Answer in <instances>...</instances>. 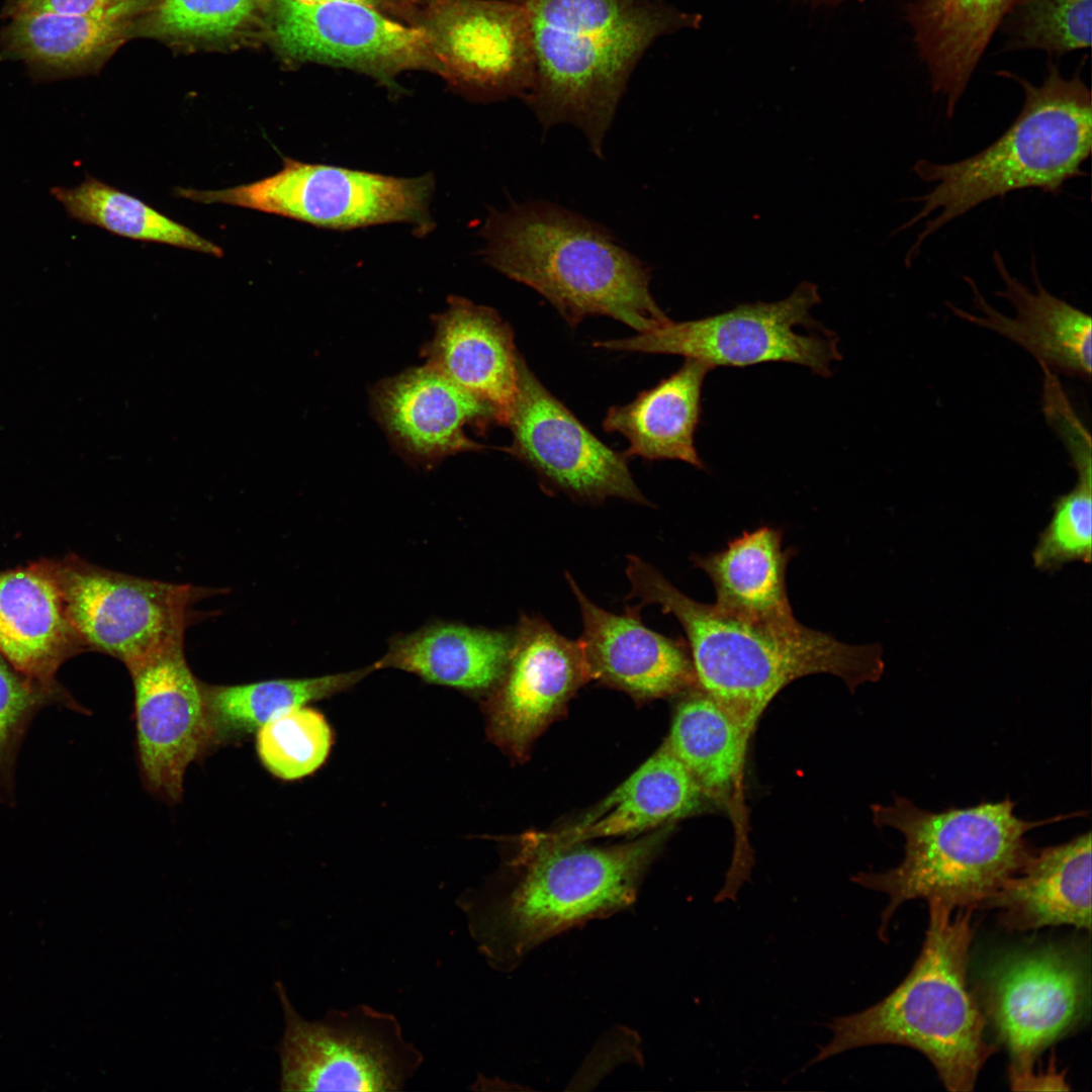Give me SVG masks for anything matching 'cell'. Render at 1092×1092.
<instances>
[{
  "mask_svg": "<svg viewBox=\"0 0 1092 1092\" xmlns=\"http://www.w3.org/2000/svg\"><path fill=\"white\" fill-rule=\"evenodd\" d=\"M427 365L487 403L506 426L518 390L514 332L493 309L458 296L436 318Z\"/></svg>",
  "mask_w": 1092,
  "mask_h": 1092,
  "instance_id": "cell-22",
  "label": "cell"
},
{
  "mask_svg": "<svg viewBox=\"0 0 1092 1092\" xmlns=\"http://www.w3.org/2000/svg\"><path fill=\"white\" fill-rule=\"evenodd\" d=\"M276 48L297 61L354 69L389 83L397 74L435 62L425 31L360 2L272 0Z\"/></svg>",
  "mask_w": 1092,
  "mask_h": 1092,
  "instance_id": "cell-15",
  "label": "cell"
},
{
  "mask_svg": "<svg viewBox=\"0 0 1092 1092\" xmlns=\"http://www.w3.org/2000/svg\"><path fill=\"white\" fill-rule=\"evenodd\" d=\"M300 2H318L327 0H294ZM368 5L387 16L394 15L405 19L410 25L417 26L423 14L433 0H349Z\"/></svg>",
  "mask_w": 1092,
  "mask_h": 1092,
  "instance_id": "cell-39",
  "label": "cell"
},
{
  "mask_svg": "<svg viewBox=\"0 0 1092 1092\" xmlns=\"http://www.w3.org/2000/svg\"><path fill=\"white\" fill-rule=\"evenodd\" d=\"M276 993L284 1016L278 1045L283 1091H396L423 1063L390 1013L367 1005L301 1017L280 981Z\"/></svg>",
  "mask_w": 1092,
  "mask_h": 1092,
  "instance_id": "cell-10",
  "label": "cell"
},
{
  "mask_svg": "<svg viewBox=\"0 0 1092 1092\" xmlns=\"http://www.w3.org/2000/svg\"><path fill=\"white\" fill-rule=\"evenodd\" d=\"M929 922L908 976L887 997L856 1013L833 1018L832 1037L809 1066L876 1044L910 1046L933 1065L949 1091H972L994 1053L984 1035L986 1016L967 985L974 908L928 901Z\"/></svg>",
  "mask_w": 1092,
  "mask_h": 1092,
  "instance_id": "cell-4",
  "label": "cell"
},
{
  "mask_svg": "<svg viewBox=\"0 0 1092 1092\" xmlns=\"http://www.w3.org/2000/svg\"><path fill=\"white\" fill-rule=\"evenodd\" d=\"M151 3V0H5L0 18L8 20L23 14L42 12L134 17L144 14Z\"/></svg>",
  "mask_w": 1092,
  "mask_h": 1092,
  "instance_id": "cell-38",
  "label": "cell"
},
{
  "mask_svg": "<svg viewBox=\"0 0 1092 1092\" xmlns=\"http://www.w3.org/2000/svg\"><path fill=\"white\" fill-rule=\"evenodd\" d=\"M53 702L60 701L17 671L0 653V778L9 768L34 712Z\"/></svg>",
  "mask_w": 1092,
  "mask_h": 1092,
  "instance_id": "cell-37",
  "label": "cell"
},
{
  "mask_svg": "<svg viewBox=\"0 0 1092 1092\" xmlns=\"http://www.w3.org/2000/svg\"><path fill=\"white\" fill-rule=\"evenodd\" d=\"M373 406L394 444L419 461L480 450L465 427L498 424L491 406L427 364L381 381Z\"/></svg>",
  "mask_w": 1092,
  "mask_h": 1092,
  "instance_id": "cell-18",
  "label": "cell"
},
{
  "mask_svg": "<svg viewBox=\"0 0 1092 1092\" xmlns=\"http://www.w3.org/2000/svg\"><path fill=\"white\" fill-rule=\"evenodd\" d=\"M485 263L542 295L575 327L587 316L644 333L670 318L650 292L651 269L606 228L547 201L492 209L480 231Z\"/></svg>",
  "mask_w": 1092,
  "mask_h": 1092,
  "instance_id": "cell-3",
  "label": "cell"
},
{
  "mask_svg": "<svg viewBox=\"0 0 1092 1092\" xmlns=\"http://www.w3.org/2000/svg\"><path fill=\"white\" fill-rule=\"evenodd\" d=\"M132 18L51 12L19 15L0 29V61H21L39 82L95 73L127 39Z\"/></svg>",
  "mask_w": 1092,
  "mask_h": 1092,
  "instance_id": "cell-25",
  "label": "cell"
},
{
  "mask_svg": "<svg viewBox=\"0 0 1092 1092\" xmlns=\"http://www.w3.org/2000/svg\"><path fill=\"white\" fill-rule=\"evenodd\" d=\"M331 746L332 732L325 717L305 705L277 715L256 732L261 763L284 781L311 775L325 762Z\"/></svg>",
  "mask_w": 1092,
  "mask_h": 1092,
  "instance_id": "cell-33",
  "label": "cell"
},
{
  "mask_svg": "<svg viewBox=\"0 0 1092 1092\" xmlns=\"http://www.w3.org/2000/svg\"><path fill=\"white\" fill-rule=\"evenodd\" d=\"M820 301L817 285L804 281L779 301L743 303L694 321L669 320L650 331L624 339L597 341L594 346L611 351L684 356L713 369L788 362L829 377L831 364L841 359L834 334L826 330L801 335L795 330L798 327L825 330L811 316L813 306Z\"/></svg>",
  "mask_w": 1092,
  "mask_h": 1092,
  "instance_id": "cell-9",
  "label": "cell"
},
{
  "mask_svg": "<svg viewBox=\"0 0 1092 1092\" xmlns=\"http://www.w3.org/2000/svg\"><path fill=\"white\" fill-rule=\"evenodd\" d=\"M808 1H813L815 3H835V2L842 1V0H808Z\"/></svg>",
  "mask_w": 1092,
  "mask_h": 1092,
  "instance_id": "cell-41",
  "label": "cell"
},
{
  "mask_svg": "<svg viewBox=\"0 0 1092 1092\" xmlns=\"http://www.w3.org/2000/svg\"><path fill=\"white\" fill-rule=\"evenodd\" d=\"M792 556V549H783L779 530L761 527L692 560L711 578L717 607L749 618L787 620L794 618L786 587Z\"/></svg>",
  "mask_w": 1092,
  "mask_h": 1092,
  "instance_id": "cell-29",
  "label": "cell"
},
{
  "mask_svg": "<svg viewBox=\"0 0 1092 1092\" xmlns=\"http://www.w3.org/2000/svg\"><path fill=\"white\" fill-rule=\"evenodd\" d=\"M1092 0H1016L1001 23L1010 50L1052 56L1088 49Z\"/></svg>",
  "mask_w": 1092,
  "mask_h": 1092,
  "instance_id": "cell-34",
  "label": "cell"
},
{
  "mask_svg": "<svg viewBox=\"0 0 1092 1092\" xmlns=\"http://www.w3.org/2000/svg\"><path fill=\"white\" fill-rule=\"evenodd\" d=\"M581 615L577 639L587 674L639 698L675 694L696 681L686 646L647 628L639 607L614 614L593 603L567 572Z\"/></svg>",
  "mask_w": 1092,
  "mask_h": 1092,
  "instance_id": "cell-19",
  "label": "cell"
},
{
  "mask_svg": "<svg viewBox=\"0 0 1092 1092\" xmlns=\"http://www.w3.org/2000/svg\"><path fill=\"white\" fill-rule=\"evenodd\" d=\"M87 651L60 590L39 559L0 570V653L62 704H76L57 680L60 667Z\"/></svg>",
  "mask_w": 1092,
  "mask_h": 1092,
  "instance_id": "cell-21",
  "label": "cell"
},
{
  "mask_svg": "<svg viewBox=\"0 0 1092 1092\" xmlns=\"http://www.w3.org/2000/svg\"><path fill=\"white\" fill-rule=\"evenodd\" d=\"M272 0H154L146 11L148 34L176 40H214L251 23Z\"/></svg>",
  "mask_w": 1092,
  "mask_h": 1092,
  "instance_id": "cell-35",
  "label": "cell"
},
{
  "mask_svg": "<svg viewBox=\"0 0 1092 1092\" xmlns=\"http://www.w3.org/2000/svg\"><path fill=\"white\" fill-rule=\"evenodd\" d=\"M1009 930L1072 925L1091 930V833L1032 849L1021 869L984 904Z\"/></svg>",
  "mask_w": 1092,
  "mask_h": 1092,
  "instance_id": "cell-24",
  "label": "cell"
},
{
  "mask_svg": "<svg viewBox=\"0 0 1092 1092\" xmlns=\"http://www.w3.org/2000/svg\"><path fill=\"white\" fill-rule=\"evenodd\" d=\"M656 836L612 847L544 849L523 855L525 872L504 898L464 907L479 947L500 969L546 939L633 903Z\"/></svg>",
  "mask_w": 1092,
  "mask_h": 1092,
  "instance_id": "cell-7",
  "label": "cell"
},
{
  "mask_svg": "<svg viewBox=\"0 0 1092 1092\" xmlns=\"http://www.w3.org/2000/svg\"><path fill=\"white\" fill-rule=\"evenodd\" d=\"M1089 997L1088 964L1075 949L1020 951L993 967L983 986L984 1015L1010 1054L1009 1081L1031 1072L1036 1057L1078 1025Z\"/></svg>",
  "mask_w": 1092,
  "mask_h": 1092,
  "instance_id": "cell-14",
  "label": "cell"
},
{
  "mask_svg": "<svg viewBox=\"0 0 1092 1092\" xmlns=\"http://www.w3.org/2000/svg\"><path fill=\"white\" fill-rule=\"evenodd\" d=\"M1010 1087L1014 1091L1069 1090L1064 1076L1057 1073L1054 1067L1046 1072L1039 1071L1038 1073L1033 1069L1028 1074L1011 1081Z\"/></svg>",
  "mask_w": 1092,
  "mask_h": 1092,
  "instance_id": "cell-40",
  "label": "cell"
},
{
  "mask_svg": "<svg viewBox=\"0 0 1092 1092\" xmlns=\"http://www.w3.org/2000/svg\"><path fill=\"white\" fill-rule=\"evenodd\" d=\"M87 651L126 668L183 642L194 604L209 595L191 584L153 580L92 564L74 554L41 559Z\"/></svg>",
  "mask_w": 1092,
  "mask_h": 1092,
  "instance_id": "cell-11",
  "label": "cell"
},
{
  "mask_svg": "<svg viewBox=\"0 0 1092 1092\" xmlns=\"http://www.w3.org/2000/svg\"><path fill=\"white\" fill-rule=\"evenodd\" d=\"M373 666L310 678L269 679L233 686L203 684L212 746L240 741L277 715L347 690Z\"/></svg>",
  "mask_w": 1092,
  "mask_h": 1092,
  "instance_id": "cell-30",
  "label": "cell"
},
{
  "mask_svg": "<svg viewBox=\"0 0 1092 1092\" xmlns=\"http://www.w3.org/2000/svg\"><path fill=\"white\" fill-rule=\"evenodd\" d=\"M434 179L395 177L283 158L277 173L218 190L177 187L174 194L198 203H221L281 215L330 230L402 222L420 235L433 228Z\"/></svg>",
  "mask_w": 1092,
  "mask_h": 1092,
  "instance_id": "cell-8",
  "label": "cell"
},
{
  "mask_svg": "<svg viewBox=\"0 0 1092 1092\" xmlns=\"http://www.w3.org/2000/svg\"><path fill=\"white\" fill-rule=\"evenodd\" d=\"M1077 481L1053 504L1052 518L1032 551L1034 567L1056 571L1092 558V469L1076 471Z\"/></svg>",
  "mask_w": 1092,
  "mask_h": 1092,
  "instance_id": "cell-36",
  "label": "cell"
},
{
  "mask_svg": "<svg viewBox=\"0 0 1092 1092\" xmlns=\"http://www.w3.org/2000/svg\"><path fill=\"white\" fill-rule=\"evenodd\" d=\"M68 213L84 222L131 240L165 244L217 258L223 250L141 199L88 177L74 188H55Z\"/></svg>",
  "mask_w": 1092,
  "mask_h": 1092,
  "instance_id": "cell-31",
  "label": "cell"
},
{
  "mask_svg": "<svg viewBox=\"0 0 1092 1092\" xmlns=\"http://www.w3.org/2000/svg\"><path fill=\"white\" fill-rule=\"evenodd\" d=\"M418 27L435 73L478 101L524 98L534 82L531 24L523 0H433Z\"/></svg>",
  "mask_w": 1092,
  "mask_h": 1092,
  "instance_id": "cell-12",
  "label": "cell"
},
{
  "mask_svg": "<svg viewBox=\"0 0 1092 1092\" xmlns=\"http://www.w3.org/2000/svg\"><path fill=\"white\" fill-rule=\"evenodd\" d=\"M523 1L535 59L523 100L544 130L571 124L598 157L646 50L659 36L701 22L661 0Z\"/></svg>",
  "mask_w": 1092,
  "mask_h": 1092,
  "instance_id": "cell-2",
  "label": "cell"
},
{
  "mask_svg": "<svg viewBox=\"0 0 1092 1092\" xmlns=\"http://www.w3.org/2000/svg\"><path fill=\"white\" fill-rule=\"evenodd\" d=\"M713 368L692 358L654 387L640 392L631 402L611 406L603 420L608 433L623 435L629 457L680 460L705 468L695 446L701 419V395L705 377Z\"/></svg>",
  "mask_w": 1092,
  "mask_h": 1092,
  "instance_id": "cell-27",
  "label": "cell"
},
{
  "mask_svg": "<svg viewBox=\"0 0 1092 1092\" xmlns=\"http://www.w3.org/2000/svg\"><path fill=\"white\" fill-rule=\"evenodd\" d=\"M746 744L732 719L704 693L678 706L666 746L703 792L720 793L735 781Z\"/></svg>",
  "mask_w": 1092,
  "mask_h": 1092,
  "instance_id": "cell-32",
  "label": "cell"
},
{
  "mask_svg": "<svg viewBox=\"0 0 1092 1092\" xmlns=\"http://www.w3.org/2000/svg\"><path fill=\"white\" fill-rule=\"evenodd\" d=\"M1009 76L1021 85L1024 103L1001 136L961 161L921 159L914 164V174L933 186L913 198L921 207L897 232L933 217L925 221L907 252V266L928 238L983 202L1027 188L1059 194L1066 182L1085 175L1082 164L1090 157L1092 145L1089 87L1078 73L1065 78L1054 63L1037 86Z\"/></svg>",
  "mask_w": 1092,
  "mask_h": 1092,
  "instance_id": "cell-5",
  "label": "cell"
},
{
  "mask_svg": "<svg viewBox=\"0 0 1092 1092\" xmlns=\"http://www.w3.org/2000/svg\"><path fill=\"white\" fill-rule=\"evenodd\" d=\"M702 793L690 771L664 746L584 818L559 831L532 835L522 855L648 830L694 812Z\"/></svg>",
  "mask_w": 1092,
  "mask_h": 1092,
  "instance_id": "cell-23",
  "label": "cell"
},
{
  "mask_svg": "<svg viewBox=\"0 0 1092 1092\" xmlns=\"http://www.w3.org/2000/svg\"><path fill=\"white\" fill-rule=\"evenodd\" d=\"M993 262L1005 287L996 291L1015 309L1009 317L985 299L976 282L964 277L973 293V303L979 314L970 313L949 302L954 315L979 327L991 330L1026 350L1037 361L1057 375L1089 380L1092 364V322L1088 313L1049 292L1041 284L1035 259L1031 260L1034 290L1014 278L1008 271L998 251Z\"/></svg>",
  "mask_w": 1092,
  "mask_h": 1092,
  "instance_id": "cell-20",
  "label": "cell"
},
{
  "mask_svg": "<svg viewBox=\"0 0 1092 1092\" xmlns=\"http://www.w3.org/2000/svg\"><path fill=\"white\" fill-rule=\"evenodd\" d=\"M1016 0H913L906 20L951 117L994 32Z\"/></svg>",
  "mask_w": 1092,
  "mask_h": 1092,
  "instance_id": "cell-26",
  "label": "cell"
},
{
  "mask_svg": "<svg viewBox=\"0 0 1092 1092\" xmlns=\"http://www.w3.org/2000/svg\"><path fill=\"white\" fill-rule=\"evenodd\" d=\"M587 676L578 640L562 636L541 617L522 616L506 670L496 685L495 735L514 751L522 752Z\"/></svg>",
  "mask_w": 1092,
  "mask_h": 1092,
  "instance_id": "cell-17",
  "label": "cell"
},
{
  "mask_svg": "<svg viewBox=\"0 0 1092 1092\" xmlns=\"http://www.w3.org/2000/svg\"><path fill=\"white\" fill-rule=\"evenodd\" d=\"M500 450L530 467L549 488L588 503L617 497L648 505L624 453L598 439L537 378L520 355L518 390Z\"/></svg>",
  "mask_w": 1092,
  "mask_h": 1092,
  "instance_id": "cell-13",
  "label": "cell"
},
{
  "mask_svg": "<svg viewBox=\"0 0 1092 1092\" xmlns=\"http://www.w3.org/2000/svg\"><path fill=\"white\" fill-rule=\"evenodd\" d=\"M1014 806L1007 798L935 813L902 797L891 805H875L876 825L892 827L905 838L899 866L852 877L854 883L889 899L881 915L880 939L887 938L894 913L909 900H935L954 908L984 906L1031 853L1025 834L1069 818L1026 821L1015 815Z\"/></svg>",
  "mask_w": 1092,
  "mask_h": 1092,
  "instance_id": "cell-6",
  "label": "cell"
},
{
  "mask_svg": "<svg viewBox=\"0 0 1092 1092\" xmlns=\"http://www.w3.org/2000/svg\"><path fill=\"white\" fill-rule=\"evenodd\" d=\"M513 643L514 632L436 623L391 640L373 667H394L429 682L482 691L499 681Z\"/></svg>",
  "mask_w": 1092,
  "mask_h": 1092,
  "instance_id": "cell-28",
  "label": "cell"
},
{
  "mask_svg": "<svg viewBox=\"0 0 1092 1092\" xmlns=\"http://www.w3.org/2000/svg\"><path fill=\"white\" fill-rule=\"evenodd\" d=\"M183 646L169 645L127 667L142 777L150 792L169 802L180 800L187 767L212 746L203 684Z\"/></svg>",
  "mask_w": 1092,
  "mask_h": 1092,
  "instance_id": "cell-16",
  "label": "cell"
},
{
  "mask_svg": "<svg viewBox=\"0 0 1092 1092\" xmlns=\"http://www.w3.org/2000/svg\"><path fill=\"white\" fill-rule=\"evenodd\" d=\"M629 597L655 604L681 625L696 680L732 719L746 741L764 709L790 682L830 673L852 691L884 671L879 646L842 643L796 618L762 620L694 601L656 568L629 555Z\"/></svg>",
  "mask_w": 1092,
  "mask_h": 1092,
  "instance_id": "cell-1",
  "label": "cell"
}]
</instances>
